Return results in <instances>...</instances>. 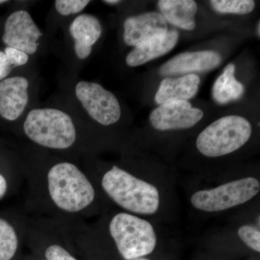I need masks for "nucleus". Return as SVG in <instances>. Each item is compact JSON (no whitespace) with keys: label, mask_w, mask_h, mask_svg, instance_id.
Segmentation results:
<instances>
[{"label":"nucleus","mask_w":260,"mask_h":260,"mask_svg":"<svg viewBox=\"0 0 260 260\" xmlns=\"http://www.w3.org/2000/svg\"><path fill=\"white\" fill-rule=\"evenodd\" d=\"M102 186L108 196L126 213L153 216L161 207V192L151 181L114 166L103 176Z\"/></svg>","instance_id":"obj_1"},{"label":"nucleus","mask_w":260,"mask_h":260,"mask_svg":"<svg viewBox=\"0 0 260 260\" xmlns=\"http://www.w3.org/2000/svg\"><path fill=\"white\" fill-rule=\"evenodd\" d=\"M47 179L51 200L64 211L79 212L88 208L95 199V189L91 183L71 162H60L51 167Z\"/></svg>","instance_id":"obj_2"},{"label":"nucleus","mask_w":260,"mask_h":260,"mask_svg":"<svg viewBox=\"0 0 260 260\" xmlns=\"http://www.w3.org/2000/svg\"><path fill=\"white\" fill-rule=\"evenodd\" d=\"M109 231L119 254L125 260L147 256L158 244V234L153 223L134 214H116L109 223Z\"/></svg>","instance_id":"obj_3"},{"label":"nucleus","mask_w":260,"mask_h":260,"mask_svg":"<svg viewBox=\"0 0 260 260\" xmlns=\"http://www.w3.org/2000/svg\"><path fill=\"white\" fill-rule=\"evenodd\" d=\"M259 191L260 181L257 177H239L194 191L189 203L198 211L219 213L249 203L259 195Z\"/></svg>","instance_id":"obj_4"},{"label":"nucleus","mask_w":260,"mask_h":260,"mask_svg":"<svg viewBox=\"0 0 260 260\" xmlns=\"http://www.w3.org/2000/svg\"><path fill=\"white\" fill-rule=\"evenodd\" d=\"M252 126L239 116H227L214 121L200 133L196 146L202 155L218 158L237 151L250 139Z\"/></svg>","instance_id":"obj_5"},{"label":"nucleus","mask_w":260,"mask_h":260,"mask_svg":"<svg viewBox=\"0 0 260 260\" xmlns=\"http://www.w3.org/2000/svg\"><path fill=\"white\" fill-rule=\"evenodd\" d=\"M23 129L32 141L47 148L67 149L76 140L71 117L58 109H32L27 116Z\"/></svg>","instance_id":"obj_6"},{"label":"nucleus","mask_w":260,"mask_h":260,"mask_svg":"<svg viewBox=\"0 0 260 260\" xmlns=\"http://www.w3.org/2000/svg\"><path fill=\"white\" fill-rule=\"evenodd\" d=\"M75 94L89 115L99 124L109 126L121 117V108L115 95L102 85L90 82H79Z\"/></svg>","instance_id":"obj_7"},{"label":"nucleus","mask_w":260,"mask_h":260,"mask_svg":"<svg viewBox=\"0 0 260 260\" xmlns=\"http://www.w3.org/2000/svg\"><path fill=\"white\" fill-rule=\"evenodd\" d=\"M203 115V111L191 107L188 101H176L154 109L150 121L155 129L160 131L189 129L198 124Z\"/></svg>","instance_id":"obj_8"},{"label":"nucleus","mask_w":260,"mask_h":260,"mask_svg":"<svg viewBox=\"0 0 260 260\" xmlns=\"http://www.w3.org/2000/svg\"><path fill=\"white\" fill-rule=\"evenodd\" d=\"M42 37V32L25 10L12 13L5 22L3 42L8 47L23 51L28 55L37 51L38 40Z\"/></svg>","instance_id":"obj_9"},{"label":"nucleus","mask_w":260,"mask_h":260,"mask_svg":"<svg viewBox=\"0 0 260 260\" xmlns=\"http://www.w3.org/2000/svg\"><path fill=\"white\" fill-rule=\"evenodd\" d=\"M124 40L131 47H138L168 32L167 22L161 13H148L130 17L124 23Z\"/></svg>","instance_id":"obj_10"},{"label":"nucleus","mask_w":260,"mask_h":260,"mask_svg":"<svg viewBox=\"0 0 260 260\" xmlns=\"http://www.w3.org/2000/svg\"><path fill=\"white\" fill-rule=\"evenodd\" d=\"M28 81L23 77L6 78L0 82V115L16 120L28 102Z\"/></svg>","instance_id":"obj_11"},{"label":"nucleus","mask_w":260,"mask_h":260,"mask_svg":"<svg viewBox=\"0 0 260 260\" xmlns=\"http://www.w3.org/2000/svg\"><path fill=\"white\" fill-rule=\"evenodd\" d=\"M221 62V56L213 51L186 52L174 56L160 70L162 75L181 74L213 70Z\"/></svg>","instance_id":"obj_12"},{"label":"nucleus","mask_w":260,"mask_h":260,"mask_svg":"<svg viewBox=\"0 0 260 260\" xmlns=\"http://www.w3.org/2000/svg\"><path fill=\"white\" fill-rule=\"evenodd\" d=\"M70 30L75 40V54L80 59H86L102 35V27L99 19L92 15H78L70 25Z\"/></svg>","instance_id":"obj_13"},{"label":"nucleus","mask_w":260,"mask_h":260,"mask_svg":"<svg viewBox=\"0 0 260 260\" xmlns=\"http://www.w3.org/2000/svg\"><path fill=\"white\" fill-rule=\"evenodd\" d=\"M179 34L177 30H168L166 35L135 47L126 58L129 67H138L148 61L167 54L177 45Z\"/></svg>","instance_id":"obj_14"},{"label":"nucleus","mask_w":260,"mask_h":260,"mask_svg":"<svg viewBox=\"0 0 260 260\" xmlns=\"http://www.w3.org/2000/svg\"><path fill=\"white\" fill-rule=\"evenodd\" d=\"M200 79L194 74L186 75L179 78H166L160 83L155 102L159 105L176 101H187L198 93Z\"/></svg>","instance_id":"obj_15"},{"label":"nucleus","mask_w":260,"mask_h":260,"mask_svg":"<svg viewBox=\"0 0 260 260\" xmlns=\"http://www.w3.org/2000/svg\"><path fill=\"white\" fill-rule=\"evenodd\" d=\"M158 8L162 16L172 25L186 30L195 28L198 5L192 0H161Z\"/></svg>","instance_id":"obj_16"},{"label":"nucleus","mask_w":260,"mask_h":260,"mask_svg":"<svg viewBox=\"0 0 260 260\" xmlns=\"http://www.w3.org/2000/svg\"><path fill=\"white\" fill-rule=\"evenodd\" d=\"M235 66L228 65L223 74L215 81L213 88L214 99L219 104H226L237 100L244 93V86L234 76Z\"/></svg>","instance_id":"obj_17"},{"label":"nucleus","mask_w":260,"mask_h":260,"mask_svg":"<svg viewBox=\"0 0 260 260\" xmlns=\"http://www.w3.org/2000/svg\"><path fill=\"white\" fill-rule=\"evenodd\" d=\"M18 239L14 228L0 218V260H10L14 256Z\"/></svg>","instance_id":"obj_18"},{"label":"nucleus","mask_w":260,"mask_h":260,"mask_svg":"<svg viewBox=\"0 0 260 260\" xmlns=\"http://www.w3.org/2000/svg\"><path fill=\"white\" fill-rule=\"evenodd\" d=\"M210 4L218 13L239 15L250 13L255 7L252 0H213Z\"/></svg>","instance_id":"obj_19"},{"label":"nucleus","mask_w":260,"mask_h":260,"mask_svg":"<svg viewBox=\"0 0 260 260\" xmlns=\"http://www.w3.org/2000/svg\"><path fill=\"white\" fill-rule=\"evenodd\" d=\"M237 235L239 239L251 250L259 253L260 229L254 224H242L238 228Z\"/></svg>","instance_id":"obj_20"},{"label":"nucleus","mask_w":260,"mask_h":260,"mask_svg":"<svg viewBox=\"0 0 260 260\" xmlns=\"http://www.w3.org/2000/svg\"><path fill=\"white\" fill-rule=\"evenodd\" d=\"M88 3V0H56L55 8L59 14L68 16L80 13Z\"/></svg>","instance_id":"obj_21"},{"label":"nucleus","mask_w":260,"mask_h":260,"mask_svg":"<svg viewBox=\"0 0 260 260\" xmlns=\"http://www.w3.org/2000/svg\"><path fill=\"white\" fill-rule=\"evenodd\" d=\"M4 52L13 68L23 66L28 62V55L23 51L18 50L14 48L7 47Z\"/></svg>","instance_id":"obj_22"},{"label":"nucleus","mask_w":260,"mask_h":260,"mask_svg":"<svg viewBox=\"0 0 260 260\" xmlns=\"http://www.w3.org/2000/svg\"><path fill=\"white\" fill-rule=\"evenodd\" d=\"M47 260H77L64 248L59 245H51L45 252Z\"/></svg>","instance_id":"obj_23"},{"label":"nucleus","mask_w":260,"mask_h":260,"mask_svg":"<svg viewBox=\"0 0 260 260\" xmlns=\"http://www.w3.org/2000/svg\"><path fill=\"white\" fill-rule=\"evenodd\" d=\"M13 68L10 64L6 54L0 51V80H4L10 74Z\"/></svg>","instance_id":"obj_24"},{"label":"nucleus","mask_w":260,"mask_h":260,"mask_svg":"<svg viewBox=\"0 0 260 260\" xmlns=\"http://www.w3.org/2000/svg\"><path fill=\"white\" fill-rule=\"evenodd\" d=\"M7 189H8V184H7L6 179L2 174H0V199L4 196Z\"/></svg>","instance_id":"obj_25"},{"label":"nucleus","mask_w":260,"mask_h":260,"mask_svg":"<svg viewBox=\"0 0 260 260\" xmlns=\"http://www.w3.org/2000/svg\"><path fill=\"white\" fill-rule=\"evenodd\" d=\"M104 3L109 5H116L120 3V1H118V0H107V1H104Z\"/></svg>","instance_id":"obj_26"},{"label":"nucleus","mask_w":260,"mask_h":260,"mask_svg":"<svg viewBox=\"0 0 260 260\" xmlns=\"http://www.w3.org/2000/svg\"><path fill=\"white\" fill-rule=\"evenodd\" d=\"M133 260H150V259H149L148 258H147L146 256H144V257L137 258V259H135Z\"/></svg>","instance_id":"obj_27"},{"label":"nucleus","mask_w":260,"mask_h":260,"mask_svg":"<svg viewBox=\"0 0 260 260\" xmlns=\"http://www.w3.org/2000/svg\"><path fill=\"white\" fill-rule=\"evenodd\" d=\"M259 28H260V25H259V23H258V25H257V34H258V37H260V32H259Z\"/></svg>","instance_id":"obj_28"},{"label":"nucleus","mask_w":260,"mask_h":260,"mask_svg":"<svg viewBox=\"0 0 260 260\" xmlns=\"http://www.w3.org/2000/svg\"><path fill=\"white\" fill-rule=\"evenodd\" d=\"M7 3L6 0H0V5L3 4V3Z\"/></svg>","instance_id":"obj_29"}]
</instances>
